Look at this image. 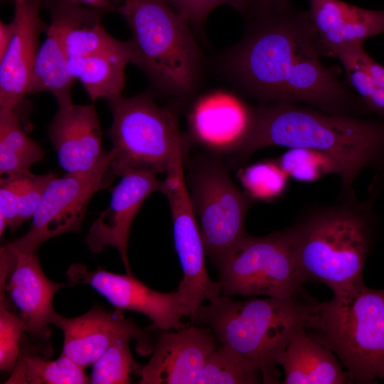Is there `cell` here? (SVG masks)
Masks as SVG:
<instances>
[{"label":"cell","instance_id":"obj_1","mask_svg":"<svg viewBox=\"0 0 384 384\" xmlns=\"http://www.w3.org/2000/svg\"><path fill=\"white\" fill-rule=\"evenodd\" d=\"M241 40L223 56L224 75L259 104L306 105L333 114L368 111L338 70L324 66L307 12L287 4L252 14Z\"/></svg>","mask_w":384,"mask_h":384},{"label":"cell","instance_id":"obj_2","mask_svg":"<svg viewBox=\"0 0 384 384\" xmlns=\"http://www.w3.org/2000/svg\"><path fill=\"white\" fill-rule=\"evenodd\" d=\"M304 148L324 153L340 169V197L355 196L353 183L366 167L384 164V120L329 114L311 106L282 102L255 106L246 159L267 146Z\"/></svg>","mask_w":384,"mask_h":384},{"label":"cell","instance_id":"obj_3","mask_svg":"<svg viewBox=\"0 0 384 384\" xmlns=\"http://www.w3.org/2000/svg\"><path fill=\"white\" fill-rule=\"evenodd\" d=\"M379 179L373 180L366 200L338 197L332 205L307 206L287 228L306 282H321L333 293L363 282L364 264L376 235Z\"/></svg>","mask_w":384,"mask_h":384},{"label":"cell","instance_id":"obj_4","mask_svg":"<svg viewBox=\"0 0 384 384\" xmlns=\"http://www.w3.org/2000/svg\"><path fill=\"white\" fill-rule=\"evenodd\" d=\"M316 303L303 292L285 299L246 301L220 295L203 304L191 319L251 362L263 383L274 384L280 376L277 365L292 336L306 327Z\"/></svg>","mask_w":384,"mask_h":384},{"label":"cell","instance_id":"obj_5","mask_svg":"<svg viewBox=\"0 0 384 384\" xmlns=\"http://www.w3.org/2000/svg\"><path fill=\"white\" fill-rule=\"evenodd\" d=\"M114 11L131 32V63L163 94H194L201 79V53L188 21L166 0H130Z\"/></svg>","mask_w":384,"mask_h":384},{"label":"cell","instance_id":"obj_6","mask_svg":"<svg viewBox=\"0 0 384 384\" xmlns=\"http://www.w3.org/2000/svg\"><path fill=\"white\" fill-rule=\"evenodd\" d=\"M307 334L341 360L350 383L384 379V289L364 282L317 302Z\"/></svg>","mask_w":384,"mask_h":384},{"label":"cell","instance_id":"obj_7","mask_svg":"<svg viewBox=\"0 0 384 384\" xmlns=\"http://www.w3.org/2000/svg\"><path fill=\"white\" fill-rule=\"evenodd\" d=\"M112 114L107 134L112 143L115 176L142 171L166 173L190 143L171 107L157 105L151 95H122L106 101Z\"/></svg>","mask_w":384,"mask_h":384},{"label":"cell","instance_id":"obj_8","mask_svg":"<svg viewBox=\"0 0 384 384\" xmlns=\"http://www.w3.org/2000/svg\"><path fill=\"white\" fill-rule=\"evenodd\" d=\"M217 267L221 293L230 297L285 299L303 292L306 282L287 228L263 237L246 234Z\"/></svg>","mask_w":384,"mask_h":384},{"label":"cell","instance_id":"obj_9","mask_svg":"<svg viewBox=\"0 0 384 384\" xmlns=\"http://www.w3.org/2000/svg\"><path fill=\"white\" fill-rule=\"evenodd\" d=\"M186 181L206 252L218 266L246 235L245 215L255 201L235 186L218 156L196 161Z\"/></svg>","mask_w":384,"mask_h":384},{"label":"cell","instance_id":"obj_10","mask_svg":"<svg viewBox=\"0 0 384 384\" xmlns=\"http://www.w3.org/2000/svg\"><path fill=\"white\" fill-rule=\"evenodd\" d=\"M111 161L109 151L90 170L55 176L44 191L28 231L6 245L13 250L33 253L49 239L69 232L80 233L92 197L109 186L115 177Z\"/></svg>","mask_w":384,"mask_h":384},{"label":"cell","instance_id":"obj_11","mask_svg":"<svg viewBox=\"0 0 384 384\" xmlns=\"http://www.w3.org/2000/svg\"><path fill=\"white\" fill-rule=\"evenodd\" d=\"M183 163V156L174 161L166 173L160 191L170 206L174 245L183 274L177 290L185 316L192 317L205 301L220 296L221 287L206 270V249L186 183Z\"/></svg>","mask_w":384,"mask_h":384},{"label":"cell","instance_id":"obj_12","mask_svg":"<svg viewBox=\"0 0 384 384\" xmlns=\"http://www.w3.org/2000/svg\"><path fill=\"white\" fill-rule=\"evenodd\" d=\"M255 106L236 93L215 90L192 103L187 115L191 142L213 155L238 154L242 157L255 124Z\"/></svg>","mask_w":384,"mask_h":384},{"label":"cell","instance_id":"obj_13","mask_svg":"<svg viewBox=\"0 0 384 384\" xmlns=\"http://www.w3.org/2000/svg\"><path fill=\"white\" fill-rule=\"evenodd\" d=\"M70 284H87L119 310H131L146 315L160 331L180 330L186 326L178 291L162 293L154 290L133 275L119 274L98 268L90 271L80 263L66 272Z\"/></svg>","mask_w":384,"mask_h":384},{"label":"cell","instance_id":"obj_14","mask_svg":"<svg viewBox=\"0 0 384 384\" xmlns=\"http://www.w3.org/2000/svg\"><path fill=\"white\" fill-rule=\"evenodd\" d=\"M9 273L0 272L5 290L19 311L23 331L31 338L46 341L50 337V324L57 313L53 306L56 292L66 284L50 281L44 274L37 252L13 250L7 245L0 250Z\"/></svg>","mask_w":384,"mask_h":384},{"label":"cell","instance_id":"obj_15","mask_svg":"<svg viewBox=\"0 0 384 384\" xmlns=\"http://www.w3.org/2000/svg\"><path fill=\"white\" fill-rule=\"evenodd\" d=\"M219 344L206 326L160 331L151 358L139 371V383L196 384L208 357Z\"/></svg>","mask_w":384,"mask_h":384},{"label":"cell","instance_id":"obj_16","mask_svg":"<svg viewBox=\"0 0 384 384\" xmlns=\"http://www.w3.org/2000/svg\"><path fill=\"white\" fill-rule=\"evenodd\" d=\"M162 181L147 172H132L121 176L112 188L110 204L92 223L86 243L92 252L106 247L119 252L127 274L132 275L127 255L132 223L147 197L160 191Z\"/></svg>","mask_w":384,"mask_h":384},{"label":"cell","instance_id":"obj_17","mask_svg":"<svg viewBox=\"0 0 384 384\" xmlns=\"http://www.w3.org/2000/svg\"><path fill=\"white\" fill-rule=\"evenodd\" d=\"M13 36L5 56L0 60V107H16L28 95L40 36L46 31L41 18L45 0H12Z\"/></svg>","mask_w":384,"mask_h":384},{"label":"cell","instance_id":"obj_18","mask_svg":"<svg viewBox=\"0 0 384 384\" xmlns=\"http://www.w3.org/2000/svg\"><path fill=\"white\" fill-rule=\"evenodd\" d=\"M52 325L62 330V353L82 368L92 364L117 341L123 337L146 341L147 334L122 310H105L95 305L85 314L66 318L56 314Z\"/></svg>","mask_w":384,"mask_h":384},{"label":"cell","instance_id":"obj_19","mask_svg":"<svg viewBox=\"0 0 384 384\" xmlns=\"http://www.w3.org/2000/svg\"><path fill=\"white\" fill-rule=\"evenodd\" d=\"M48 135L66 173L90 170L107 154L102 149V132L93 105L58 107L48 125Z\"/></svg>","mask_w":384,"mask_h":384},{"label":"cell","instance_id":"obj_20","mask_svg":"<svg viewBox=\"0 0 384 384\" xmlns=\"http://www.w3.org/2000/svg\"><path fill=\"white\" fill-rule=\"evenodd\" d=\"M307 12L323 55L364 45L384 33V9L370 10L341 0H309Z\"/></svg>","mask_w":384,"mask_h":384},{"label":"cell","instance_id":"obj_21","mask_svg":"<svg viewBox=\"0 0 384 384\" xmlns=\"http://www.w3.org/2000/svg\"><path fill=\"white\" fill-rule=\"evenodd\" d=\"M50 16L49 26L55 31L68 58L90 55L117 45L102 23L108 12L70 0H45Z\"/></svg>","mask_w":384,"mask_h":384},{"label":"cell","instance_id":"obj_22","mask_svg":"<svg viewBox=\"0 0 384 384\" xmlns=\"http://www.w3.org/2000/svg\"><path fill=\"white\" fill-rule=\"evenodd\" d=\"M284 384H344L350 379L328 348L310 337L304 327L289 341L280 361Z\"/></svg>","mask_w":384,"mask_h":384},{"label":"cell","instance_id":"obj_23","mask_svg":"<svg viewBox=\"0 0 384 384\" xmlns=\"http://www.w3.org/2000/svg\"><path fill=\"white\" fill-rule=\"evenodd\" d=\"M132 60L129 41L90 55L68 59L75 80H78L92 102L119 96L124 85L125 68Z\"/></svg>","mask_w":384,"mask_h":384},{"label":"cell","instance_id":"obj_24","mask_svg":"<svg viewBox=\"0 0 384 384\" xmlns=\"http://www.w3.org/2000/svg\"><path fill=\"white\" fill-rule=\"evenodd\" d=\"M41 44L33 65L28 94L50 93L58 107L73 104L72 89L75 78L69 68L68 58L51 27Z\"/></svg>","mask_w":384,"mask_h":384},{"label":"cell","instance_id":"obj_25","mask_svg":"<svg viewBox=\"0 0 384 384\" xmlns=\"http://www.w3.org/2000/svg\"><path fill=\"white\" fill-rule=\"evenodd\" d=\"M45 151L21 127L16 110L0 107V174L8 176L30 171L41 161Z\"/></svg>","mask_w":384,"mask_h":384},{"label":"cell","instance_id":"obj_26","mask_svg":"<svg viewBox=\"0 0 384 384\" xmlns=\"http://www.w3.org/2000/svg\"><path fill=\"white\" fill-rule=\"evenodd\" d=\"M9 384H85L90 378L84 368L68 356L55 360L34 353L20 352L9 379Z\"/></svg>","mask_w":384,"mask_h":384},{"label":"cell","instance_id":"obj_27","mask_svg":"<svg viewBox=\"0 0 384 384\" xmlns=\"http://www.w3.org/2000/svg\"><path fill=\"white\" fill-rule=\"evenodd\" d=\"M261 379L251 362L220 343L208 357L196 384H256Z\"/></svg>","mask_w":384,"mask_h":384},{"label":"cell","instance_id":"obj_28","mask_svg":"<svg viewBox=\"0 0 384 384\" xmlns=\"http://www.w3.org/2000/svg\"><path fill=\"white\" fill-rule=\"evenodd\" d=\"M245 192L254 201L272 203L283 196L289 176L274 159L240 169L237 174Z\"/></svg>","mask_w":384,"mask_h":384},{"label":"cell","instance_id":"obj_29","mask_svg":"<svg viewBox=\"0 0 384 384\" xmlns=\"http://www.w3.org/2000/svg\"><path fill=\"white\" fill-rule=\"evenodd\" d=\"M130 337L114 343L92 366L90 383L127 384L133 374L139 375L142 366L134 359L129 348Z\"/></svg>","mask_w":384,"mask_h":384},{"label":"cell","instance_id":"obj_30","mask_svg":"<svg viewBox=\"0 0 384 384\" xmlns=\"http://www.w3.org/2000/svg\"><path fill=\"white\" fill-rule=\"evenodd\" d=\"M274 159L289 177L301 182L316 181L332 174L340 175L339 166L332 158L313 149L289 148Z\"/></svg>","mask_w":384,"mask_h":384},{"label":"cell","instance_id":"obj_31","mask_svg":"<svg viewBox=\"0 0 384 384\" xmlns=\"http://www.w3.org/2000/svg\"><path fill=\"white\" fill-rule=\"evenodd\" d=\"M341 61L346 74V82L363 102L368 113L384 119V90L366 70L344 50L333 53Z\"/></svg>","mask_w":384,"mask_h":384},{"label":"cell","instance_id":"obj_32","mask_svg":"<svg viewBox=\"0 0 384 384\" xmlns=\"http://www.w3.org/2000/svg\"><path fill=\"white\" fill-rule=\"evenodd\" d=\"M4 282L0 280V369L12 371L20 353L23 324L9 306Z\"/></svg>","mask_w":384,"mask_h":384},{"label":"cell","instance_id":"obj_33","mask_svg":"<svg viewBox=\"0 0 384 384\" xmlns=\"http://www.w3.org/2000/svg\"><path fill=\"white\" fill-rule=\"evenodd\" d=\"M33 173L30 171L4 176L0 181V235L6 228L15 230L17 207L21 195Z\"/></svg>","mask_w":384,"mask_h":384},{"label":"cell","instance_id":"obj_34","mask_svg":"<svg viewBox=\"0 0 384 384\" xmlns=\"http://www.w3.org/2000/svg\"><path fill=\"white\" fill-rule=\"evenodd\" d=\"M190 25L201 26L210 13L221 5H228L240 13L248 9V0H166Z\"/></svg>","mask_w":384,"mask_h":384},{"label":"cell","instance_id":"obj_35","mask_svg":"<svg viewBox=\"0 0 384 384\" xmlns=\"http://www.w3.org/2000/svg\"><path fill=\"white\" fill-rule=\"evenodd\" d=\"M55 177L53 174L32 175L18 201L15 230L23 223L32 218L47 186Z\"/></svg>","mask_w":384,"mask_h":384},{"label":"cell","instance_id":"obj_36","mask_svg":"<svg viewBox=\"0 0 384 384\" xmlns=\"http://www.w3.org/2000/svg\"><path fill=\"white\" fill-rule=\"evenodd\" d=\"M338 50H344L348 53L366 70L375 82L384 90V66L377 63L368 55L364 49V45Z\"/></svg>","mask_w":384,"mask_h":384},{"label":"cell","instance_id":"obj_37","mask_svg":"<svg viewBox=\"0 0 384 384\" xmlns=\"http://www.w3.org/2000/svg\"><path fill=\"white\" fill-rule=\"evenodd\" d=\"M288 0H248V9L251 13L263 11L287 5Z\"/></svg>","mask_w":384,"mask_h":384},{"label":"cell","instance_id":"obj_38","mask_svg":"<svg viewBox=\"0 0 384 384\" xmlns=\"http://www.w3.org/2000/svg\"><path fill=\"white\" fill-rule=\"evenodd\" d=\"M13 26L11 22L0 21V60L6 55L13 36Z\"/></svg>","mask_w":384,"mask_h":384},{"label":"cell","instance_id":"obj_39","mask_svg":"<svg viewBox=\"0 0 384 384\" xmlns=\"http://www.w3.org/2000/svg\"><path fill=\"white\" fill-rule=\"evenodd\" d=\"M88 6L104 9L108 12L114 11L116 6L112 4L111 0H70Z\"/></svg>","mask_w":384,"mask_h":384},{"label":"cell","instance_id":"obj_40","mask_svg":"<svg viewBox=\"0 0 384 384\" xmlns=\"http://www.w3.org/2000/svg\"><path fill=\"white\" fill-rule=\"evenodd\" d=\"M130 1V0H124L123 2H124V1Z\"/></svg>","mask_w":384,"mask_h":384},{"label":"cell","instance_id":"obj_41","mask_svg":"<svg viewBox=\"0 0 384 384\" xmlns=\"http://www.w3.org/2000/svg\"><path fill=\"white\" fill-rule=\"evenodd\" d=\"M122 1H124V0H122Z\"/></svg>","mask_w":384,"mask_h":384}]
</instances>
